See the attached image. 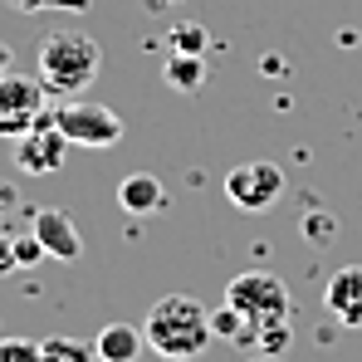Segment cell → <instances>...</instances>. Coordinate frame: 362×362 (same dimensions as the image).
Here are the masks:
<instances>
[{"mask_svg":"<svg viewBox=\"0 0 362 362\" xmlns=\"http://www.w3.org/2000/svg\"><path fill=\"white\" fill-rule=\"evenodd\" d=\"M69 147H74V142L59 132L54 113L45 108V118L35 122L25 137H15V167H20L25 177H49V172H59V167H64Z\"/></svg>","mask_w":362,"mask_h":362,"instance_id":"obj_6","label":"cell"},{"mask_svg":"<svg viewBox=\"0 0 362 362\" xmlns=\"http://www.w3.org/2000/svg\"><path fill=\"white\" fill-rule=\"evenodd\" d=\"M226 303L240 308L255 328H259V323L289 318V289H284V279H274V274H264V269H245V274H235V279L226 284Z\"/></svg>","mask_w":362,"mask_h":362,"instance_id":"obj_3","label":"cell"},{"mask_svg":"<svg viewBox=\"0 0 362 362\" xmlns=\"http://www.w3.org/2000/svg\"><path fill=\"white\" fill-rule=\"evenodd\" d=\"M167 45H172V54H206V45H211V35H206V25H196V20H186V25H172V35H167Z\"/></svg>","mask_w":362,"mask_h":362,"instance_id":"obj_15","label":"cell"},{"mask_svg":"<svg viewBox=\"0 0 362 362\" xmlns=\"http://www.w3.org/2000/svg\"><path fill=\"white\" fill-rule=\"evenodd\" d=\"M142 338L152 343V353L167 362H191L211 348V308L191 294H167V299L152 303L147 323H142Z\"/></svg>","mask_w":362,"mask_h":362,"instance_id":"obj_1","label":"cell"},{"mask_svg":"<svg viewBox=\"0 0 362 362\" xmlns=\"http://www.w3.org/2000/svg\"><path fill=\"white\" fill-rule=\"evenodd\" d=\"M30 230L40 235V245H45V255L49 259H78L83 255V235H78V226L64 216L59 206H45V211H35V221H30Z\"/></svg>","mask_w":362,"mask_h":362,"instance_id":"obj_8","label":"cell"},{"mask_svg":"<svg viewBox=\"0 0 362 362\" xmlns=\"http://www.w3.org/2000/svg\"><path fill=\"white\" fill-rule=\"evenodd\" d=\"M162 78L177 93H196L206 83V54H172V59L162 64Z\"/></svg>","mask_w":362,"mask_h":362,"instance_id":"obj_12","label":"cell"},{"mask_svg":"<svg viewBox=\"0 0 362 362\" xmlns=\"http://www.w3.org/2000/svg\"><path fill=\"white\" fill-rule=\"evenodd\" d=\"M45 83H40V74H0V137L5 142H15V137H25L35 122L45 118Z\"/></svg>","mask_w":362,"mask_h":362,"instance_id":"obj_4","label":"cell"},{"mask_svg":"<svg viewBox=\"0 0 362 362\" xmlns=\"http://www.w3.org/2000/svg\"><path fill=\"white\" fill-rule=\"evenodd\" d=\"M98 69H103V49H98V40H88V35L54 30V35L40 40V64H35V74H40V83H45L49 93H59V98L83 93V88L98 78Z\"/></svg>","mask_w":362,"mask_h":362,"instance_id":"obj_2","label":"cell"},{"mask_svg":"<svg viewBox=\"0 0 362 362\" xmlns=\"http://www.w3.org/2000/svg\"><path fill=\"white\" fill-rule=\"evenodd\" d=\"M15 69V54H10V45H0V74H10Z\"/></svg>","mask_w":362,"mask_h":362,"instance_id":"obj_22","label":"cell"},{"mask_svg":"<svg viewBox=\"0 0 362 362\" xmlns=\"http://www.w3.org/2000/svg\"><path fill=\"white\" fill-rule=\"evenodd\" d=\"M15 10H25V15H40V10H88V0H10Z\"/></svg>","mask_w":362,"mask_h":362,"instance_id":"obj_19","label":"cell"},{"mask_svg":"<svg viewBox=\"0 0 362 362\" xmlns=\"http://www.w3.org/2000/svg\"><path fill=\"white\" fill-rule=\"evenodd\" d=\"M0 362H45L35 338H0Z\"/></svg>","mask_w":362,"mask_h":362,"instance_id":"obj_16","label":"cell"},{"mask_svg":"<svg viewBox=\"0 0 362 362\" xmlns=\"http://www.w3.org/2000/svg\"><path fill=\"white\" fill-rule=\"evenodd\" d=\"M303 235H308L313 245H333L338 221H333V216H303Z\"/></svg>","mask_w":362,"mask_h":362,"instance_id":"obj_18","label":"cell"},{"mask_svg":"<svg viewBox=\"0 0 362 362\" xmlns=\"http://www.w3.org/2000/svg\"><path fill=\"white\" fill-rule=\"evenodd\" d=\"M10 206H15V186H5V181H0V216H5Z\"/></svg>","mask_w":362,"mask_h":362,"instance_id":"obj_21","label":"cell"},{"mask_svg":"<svg viewBox=\"0 0 362 362\" xmlns=\"http://www.w3.org/2000/svg\"><path fill=\"white\" fill-rule=\"evenodd\" d=\"M211 333H216V338H230V343H240V348H255V323L245 318L240 308H230V303L211 308Z\"/></svg>","mask_w":362,"mask_h":362,"instance_id":"obj_13","label":"cell"},{"mask_svg":"<svg viewBox=\"0 0 362 362\" xmlns=\"http://www.w3.org/2000/svg\"><path fill=\"white\" fill-rule=\"evenodd\" d=\"M226 196L240 211H269L284 196V167L279 162H245L226 177Z\"/></svg>","mask_w":362,"mask_h":362,"instance_id":"obj_7","label":"cell"},{"mask_svg":"<svg viewBox=\"0 0 362 362\" xmlns=\"http://www.w3.org/2000/svg\"><path fill=\"white\" fill-rule=\"evenodd\" d=\"M323 303H328V313H333L343 328H362V264H343V269L328 279Z\"/></svg>","mask_w":362,"mask_h":362,"instance_id":"obj_9","label":"cell"},{"mask_svg":"<svg viewBox=\"0 0 362 362\" xmlns=\"http://www.w3.org/2000/svg\"><path fill=\"white\" fill-rule=\"evenodd\" d=\"M15 269V235H0V274Z\"/></svg>","mask_w":362,"mask_h":362,"instance_id":"obj_20","label":"cell"},{"mask_svg":"<svg viewBox=\"0 0 362 362\" xmlns=\"http://www.w3.org/2000/svg\"><path fill=\"white\" fill-rule=\"evenodd\" d=\"M45 259V245L35 230H25V235H15V269H30V264H40Z\"/></svg>","mask_w":362,"mask_h":362,"instance_id":"obj_17","label":"cell"},{"mask_svg":"<svg viewBox=\"0 0 362 362\" xmlns=\"http://www.w3.org/2000/svg\"><path fill=\"white\" fill-rule=\"evenodd\" d=\"M40 353H45V362H98V353H93L88 343H78V338H64V333L45 338V343H40Z\"/></svg>","mask_w":362,"mask_h":362,"instance_id":"obj_14","label":"cell"},{"mask_svg":"<svg viewBox=\"0 0 362 362\" xmlns=\"http://www.w3.org/2000/svg\"><path fill=\"white\" fill-rule=\"evenodd\" d=\"M245 362H279V358H269V353H255V358H245Z\"/></svg>","mask_w":362,"mask_h":362,"instance_id":"obj_23","label":"cell"},{"mask_svg":"<svg viewBox=\"0 0 362 362\" xmlns=\"http://www.w3.org/2000/svg\"><path fill=\"white\" fill-rule=\"evenodd\" d=\"M118 206L127 216H152V211L167 206V191H162V181L152 172H132V177L118 181Z\"/></svg>","mask_w":362,"mask_h":362,"instance_id":"obj_10","label":"cell"},{"mask_svg":"<svg viewBox=\"0 0 362 362\" xmlns=\"http://www.w3.org/2000/svg\"><path fill=\"white\" fill-rule=\"evenodd\" d=\"M59 132L74 147H118L122 142V118L108 103H88V98H64V108H54Z\"/></svg>","mask_w":362,"mask_h":362,"instance_id":"obj_5","label":"cell"},{"mask_svg":"<svg viewBox=\"0 0 362 362\" xmlns=\"http://www.w3.org/2000/svg\"><path fill=\"white\" fill-rule=\"evenodd\" d=\"M142 328H132V323H108L103 333H98V343H93V353L98 362H137L142 358Z\"/></svg>","mask_w":362,"mask_h":362,"instance_id":"obj_11","label":"cell"}]
</instances>
